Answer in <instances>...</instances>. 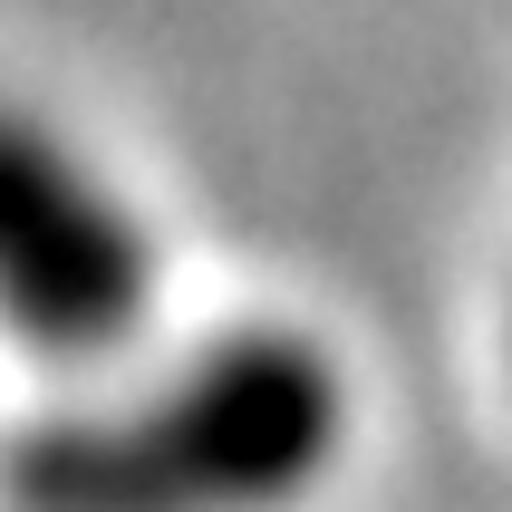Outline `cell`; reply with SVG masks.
<instances>
[{
  "mask_svg": "<svg viewBox=\"0 0 512 512\" xmlns=\"http://www.w3.org/2000/svg\"><path fill=\"white\" fill-rule=\"evenodd\" d=\"M155 252L107 174L49 116L0 107V329L49 358H107L145 329Z\"/></svg>",
  "mask_w": 512,
  "mask_h": 512,
  "instance_id": "cell-2",
  "label": "cell"
},
{
  "mask_svg": "<svg viewBox=\"0 0 512 512\" xmlns=\"http://www.w3.org/2000/svg\"><path fill=\"white\" fill-rule=\"evenodd\" d=\"M348 387L290 329H223L116 406H58L10 435V512H281L339 464Z\"/></svg>",
  "mask_w": 512,
  "mask_h": 512,
  "instance_id": "cell-1",
  "label": "cell"
}]
</instances>
